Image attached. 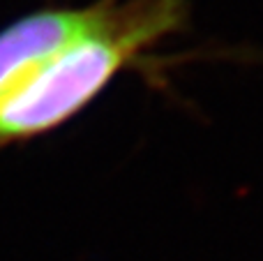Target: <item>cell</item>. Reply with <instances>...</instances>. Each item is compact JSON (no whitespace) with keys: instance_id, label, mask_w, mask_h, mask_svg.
I'll return each mask as SVG.
<instances>
[{"instance_id":"6da1fadb","label":"cell","mask_w":263,"mask_h":261,"mask_svg":"<svg viewBox=\"0 0 263 261\" xmlns=\"http://www.w3.org/2000/svg\"><path fill=\"white\" fill-rule=\"evenodd\" d=\"M182 0H109L95 26L0 95V141L44 134L77 116L145 49L182 26Z\"/></svg>"},{"instance_id":"7a4b0ae2","label":"cell","mask_w":263,"mask_h":261,"mask_svg":"<svg viewBox=\"0 0 263 261\" xmlns=\"http://www.w3.org/2000/svg\"><path fill=\"white\" fill-rule=\"evenodd\" d=\"M109 0L88 7L40 9L0 30V95L40 67L46 58L88 32L106 12Z\"/></svg>"}]
</instances>
